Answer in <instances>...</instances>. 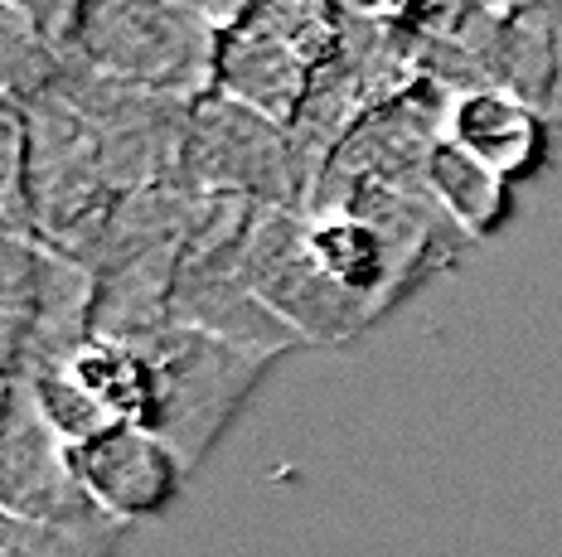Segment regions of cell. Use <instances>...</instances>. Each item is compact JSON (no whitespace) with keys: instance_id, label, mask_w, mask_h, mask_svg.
<instances>
[{"instance_id":"cell-1","label":"cell","mask_w":562,"mask_h":557,"mask_svg":"<svg viewBox=\"0 0 562 557\" xmlns=\"http://www.w3.org/2000/svg\"><path fill=\"white\" fill-rule=\"evenodd\" d=\"M146 359V417L156 436H166L180 451L184 466H204V456L218 446V436L233 427L252 388L267 378L272 359L238 350V344L204 334L194 325H160V330L132 340Z\"/></svg>"},{"instance_id":"cell-2","label":"cell","mask_w":562,"mask_h":557,"mask_svg":"<svg viewBox=\"0 0 562 557\" xmlns=\"http://www.w3.org/2000/svg\"><path fill=\"white\" fill-rule=\"evenodd\" d=\"M218 34L170 0H92L74 59L112 83L199 102L218 83Z\"/></svg>"},{"instance_id":"cell-3","label":"cell","mask_w":562,"mask_h":557,"mask_svg":"<svg viewBox=\"0 0 562 557\" xmlns=\"http://www.w3.org/2000/svg\"><path fill=\"white\" fill-rule=\"evenodd\" d=\"M180 175L194 194H214V200H243L257 208H306L291 132L257 117L252 107L224 98V92H209L194 102Z\"/></svg>"},{"instance_id":"cell-4","label":"cell","mask_w":562,"mask_h":557,"mask_svg":"<svg viewBox=\"0 0 562 557\" xmlns=\"http://www.w3.org/2000/svg\"><path fill=\"white\" fill-rule=\"evenodd\" d=\"M243 276L301 344H345L364 334L373 316L315 262L306 238V208H257L243 238Z\"/></svg>"},{"instance_id":"cell-5","label":"cell","mask_w":562,"mask_h":557,"mask_svg":"<svg viewBox=\"0 0 562 557\" xmlns=\"http://www.w3.org/2000/svg\"><path fill=\"white\" fill-rule=\"evenodd\" d=\"M0 514L40 524H88L108 519L83 495L74 446L49 427L25 378H5V432H0Z\"/></svg>"},{"instance_id":"cell-6","label":"cell","mask_w":562,"mask_h":557,"mask_svg":"<svg viewBox=\"0 0 562 557\" xmlns=\"http://www.w3.org/2000/svg\"><path fill=\"white\" fill-rule=\"evenodd\" d=\"M78 485L116 524H150L180 499L190 466L166 436L140 422H116L74 446Z\"/></svg>"},{"instance_id":"cell-7","label":"cell","mask_w":562,"mask_h":557,"mask_svg":"<svg viewBox=\"0 0 562 557\" xmlns=\"http://www.w3.org/2000/svg\"><path fill=\"white\" fill-rule=\"evenodd\" d=\"M441 141L471 156L475 166H485L505 184H519L548 166L553 122L505 88H451Z\"/></svg>"},{"instance_id":"cell-8","label":"cell","mask_w":562,"mask_h":557,"mask_svg":"<svg viewBox=\"0 0 562 557\" xmlns=\"http://www.w3.org/2000/svg\"><path fill=\"white\" fill-rule=\"evenodd\" d=\"M315 83V68L301 59L291 44H281L277 34L243 25L238 34H228L218 44V83L214 92L252 107L257 117L277 122L291 132V122L301 117Z\"/></svg>"},{"instance_id":"cell-9","label":"cell","mask_w":562,"mask_h":557,"mask_svg":"<svg viewBox=\"0 0 562 557\" xmlns=\"http://www.w3.org/2000/svg\"><path fill=\"white\" fill-rule=\"evenodd\" d=\"M306 238H311L315 262H321L359 306H369L373 320L403 300L393 248L369 218L349 214V208H335V204L306 208Z\"/></svg>"},{"instance_id":"cell-10","label":"cell","mask_w":562,"mask_h":557,"mask_svg":"<svg viewBox=\"0 0 562 557\" xmlns=\"http://www.w3.org/2000/svg\"><path fill=\"white\" fill-rule=\"evenodd\" d=\"M427 184L431 194L441 200V208L465 228V238H490L509 224V208L514 194L499 175H490L485 166H475L471 156H461L456 146L437 141L431 150V166H427Z\"/></svg>"},{"instance_id":"cell-11","label":"cell","mask_w":562,"mask_h":557,"mask_svg":"<svg viewBox=\"0 0 562 557\" xmlns=\"http://www.w3.org/2000/svg\"><path fill=\"white\" fill-rule=\"evenodd\" d=\"M78 388L98 402L112 422H140L146 417V359L132 340H108V334H92L83 340L68 364H58Z\"/></svg>"},{"instance_id":"cell-12","label":"cell","mask_w":562,"mask_h":557,"mask_svg":"<svg viewBox=\"0 0 562 557\" xmlns=\"http://www.w3.org/2000/svg\"><path fill=\"white\" fill-rule=\"evenodd\" d=\"M126 524L88 519V524H40V519L0 514V557H116Z\"/></svg>"},{"instance_id":"cell-13","label":"cell","mask_w":562,"mask_h":557,"mask_svg":"<svg viewBox=\"0 0 562 557\" xmlns=\"http://www.w3.org/2000/svg\"><path fill=\"white\" fill-rule=\"evenodd\" d=\"M25 383L34 388V398H40V412L49 417V427L68 441V446H78V441H88V436H98V432H108V427H116L112 417L102 412L98 402H92L88 393L64 374V368H49V374H30Z\"/></svg>"},{"instance_id":"cell-14","label":"cell","mask_w":562,"mask_h":557,"mask_svg":"<svg viewBox=\"0 0 562 557\" xmlns=\"http://www.w3.org/2000/svg\"><path fill=\"white\" fill-rule=\"evenodd\" d=\"M170 5H180L190 20L214 30L218 39H228V34H238L257 10H262V0H170Z\"/></svg>"}]
</instances>
